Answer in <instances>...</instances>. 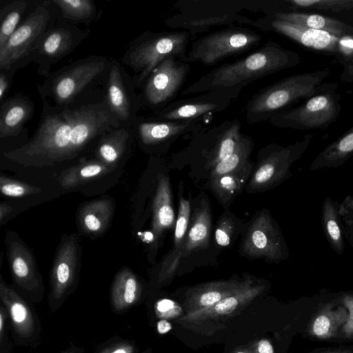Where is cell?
Returning a JSON list of instances; mask_svg holds the SVG:
<instances>
[{"label": "cell", "mask_w": 353, "mask_h": 353, "mask_svg": "<svg viewBox=\"0 0 353 353\" xmlns=\"http://www.w3.org/2000/svg\"><path fill=\"white\" fill-rule=\"evenodd\" d=\"M40 120L25 143L3 153L12 163L25 168H45L84 158L94 151L101 136L120 123L103 102L59 107L42 101Z\"/></svg>", "instance_id": "1"}, {"label": "cell", "mask_w": 353, "mask_h": 353, "mask_svg": "<svg viewBox=\"0 0 353 353\" xmlns=\"http://www.w3.org/2000/svg\"><path fill=\"white\" fill-rule=\"evenodd\" d=\"M301 63L298 53L269 40L248 55L224 63L201 76L184 89L182 94L219 91L234 100L247 85Z\"/></svg>", "instance_id": "2"}, {"label": "cell", "mask_w": 353, "mask_h": 353, "mask_svg": "<svg viewBox=\"0 0 353 353\" xmlns=\"http://www.w3.org/2000/svg\"><path fill=\"white\" fill-rule=\"evenodd\" d=\"M111 59L100 55L81 58L51 72L37 90L42 101L59 107L98 103L105 99Z\"/></svg>", "instance_id": "3"}, {"label": "cell", "mask_w": 353, "mask_h": 353, "mask_svg": "<svg viewBox=\"0 0 353 353\" xmlns=\"http://www.w3.org/2000/svg\"><path fill=\"white\" fill-rule=\"evenodd\" d=\"M330 68L283 78L256 92L246 103L245 116L249 124L269 121L278 113L322 92Z\"/></svg>", "instance_id": "4"}, {"label": "cell", "mask_w": 353, "mask_h": 353, "mask_svg": "<svg viewBox=\"0 0 353 353\" xmlns=\"http://www.w3.org/2000/svg\"><path fill=\"white\" fill-rule=\"evenodd\" d=\"M192 37L185 30L145 31L128 45L123 63L133 72L136 90H140L153 69L164 59L174 57L185 62L186 51Z\"/></svg>", "instance_id": "5"}, {"label": "cell", "mask_w": 353, "mask_h": 353, "mask_svg": "<svg viewBox=\"0 0 353 353\" xmlns=\"http://www.w3.org/2000/svg\"><path fill=\"white\" fill-rule=\"evenodd\" d=\"M246 6L245 1H180L174 6L179 12L165 18L163 23L188 31L192 37L216 26L254 27V20L239 14Z\"/></svg>", "instance_id": "6"}, {"label": "cell", "mask_w": 353, "mask_h": 353, "mask_svg": "<svg viewBox=\"0 0 353 353\" xmlns=\"http://www.w3.org/2000/svg\"><path fill=\"white\" fill-rule=\"evenodd\" d=\"M55 8L51 1H44L21 22L0 48V70L17 71L29 64V57L36 46L58 19V9Z\"/></svg>", "instance_id": "7"}, {"label": "cell", "mask_w": 353, "mask_h": 353, "mask_svg": "<svg viewBox=\"0 0 353 353\" xmlns=\"http://www.w3.org/2000/svg\"><path fill=\"white\" fill-rule=\"evenodd\" d=\"M337 90V83H327L322 92L298 106L278 113L269 122L279 128H327L336 120L341 110V95Z\"/></svg>", "instance_id": "8"}, {"label": "cell", "mask_w": 353, "mask_h": 353, "mask_svg": "<svg viewBox=\"0 0 353 353\" xmlns=\"http://www.w3.org/2000/svg\"><path fill=\"white\" fill-rule=\"evenodd\" d=\"M262 40L263 37L250 28L228 26L194 41L185 62L213 65L225 58L255 48Z\"/></svg>", "instance_id": "9"}, {"label": "cell", "mask_w": 353, "mask_h": 353, "mask_svg": "<svg viewBox=\"0 0 353 353\" xmlns=\"http://www.w3.org/2000/svg\"><path fill=\"white\" fill-rule=\"evenodd\" d=\"M254 27L265 32L274 31L309 50L335 55L342 63L353 67V34L340 37L268 15L254 20Z\"/></svg>", "instance_id": "10"}, {"label": "cell", "mask_w": 353, "mask_h": 353, "mask_svg": "<svg viewBox=\"0 0 353 353\" xmlns=\"http://www.w3.org/2000/svg\"><path fill=\"white\" fill-rule=\"evenodd\" d=\"M190 70L189 63L174 57L161 61L139 90L141 110L154 112L173 102L185 84Z\"/></svg>", "instance_id": "11"}, {"label": "cell", "mask_w": 353, "mask_h": 353, "mask_svg": "<svg viewBox=\"0 0 353 353\" xmlns=\"http://www.w3.org/2000/svg\"><path fill=\"white\" fill-rule=\"evenodd\" d=\"M315 135L306 134L301 141L285 147L272 143L263 148L258 168L249 183L250 189L265 190L286 179L291 174L290 167L307 149Z\"/></svg>", "instance_id": "12"}, {"label": "cell", "mask_w": 353, "mask_h": 353, "mask_svg": "<svg viewBox=\"0 0 353 353\" xmlns=\"http://www.w3.org/2000/svg\"><path fill=\"white\" fill-rule=\"evenodd\" d=\"M89 35V31L65 21L59 17L41 37L28 62L37 64V72L44 77L55 63L72 53Z\"/></svg>", "instance_id": "13"}, {"label": "cell", "mask_w": 353, "mask_h": 353, "mask_svg": "<svg viewBox=\"0 0 353 353\" xmlns=\"http://www.w3.org/2000/svg\"><path fill=\"white\" fill-rule=\"evenodd\" d=\"M104 101L120 125L132 128L141 108V99L132 77L114 59H111Z\"/></svg>", "instance_id": "14"}, {"label": "cell", "mask_w": 353, "mask_h": 353, "mask_svg": "<svg viewBox=\"0 0 353 353\" xmlns=\"http://www.w3.org/2000/svg\"><path fill=\"white\" fill-rule=\"evenodd\" d=\"M232 99L225 93L210 91L198 96L173 101L148 116L157 120L176 122H203L228 108Z\"/></svg>", "instance_id": "15"}, {"label": "cell", "mask_w": 353, "mask_h": 353, "mask_svg": "<svg viewBox=\"0 0 353 353\" xmlns=\"http://www.w3.org/2000/svg\"><path fill=\"white\" fill-rule=\"evenodd\" d=\"M204 127L202 122L163 121L139 115L132 126V132L141 148L156 150L163 148L181 136L195 133Z\"/></svg>", "instance_id": "16"}, {"label": "cell", "mask_w": 353, "mask_h": 353, "mask_svg": "<svg viewBox=\"0 0 353 353\" xmlns=\"http://www.w3.org/2000/svg\"><path fill=\"white\" fill-rule=\"evenodd\" d=\"M243 252L255 258L279 261L287 256V250L280 230L267 212L261 213L250 225Z\"/></svg>", "instance_id": "17"}, {"label": "cell", "mask_w": 353, "mask_h": 353, "mask_svg": "<svg viewBox=\"0 0 353 353\" xmlns=\"http://www.w3.org/2000/svg\"><path fill=\"white\" fill-rule=\"evenodd\" d=\"M265 289L263 285H255L251 281L243 288L214 305L185 314L175 321L181 323L200 324L209 321L230 319L238 314Z\"/></svg>", "instance_id": "18"}, {"label": "cell", "mask_w": 353, "mask_h": 353, "mask_svg": "<svg viewBox=\"0 0 353 353\" xmlns=\"http://www.w3.org/2000/svg\"><path fill=\"white\" fill-rule=\"evenodd\" d=\"M252 280L235 279L208 282L194 286L185 294L183 304L185 314L214 305L243 288Z\"/></svg>", "instance_id": "19"}, {"label": "cell", "mask_w": 353, "mask_h": 353, "mask_svg": "<svg viewBox=\"0 0 353 353\" xmlns=\"http://www.w3.org/2000/svg\"><path fill=\"white\" fill-rule=\"evenodd\" d=\"M34 110L33 101L21 92H17L2 101L0 108V138L19 136L25 124L33 117Z\"/></svg>", "instance_id": "20"}, {"label": "cell", "mask_w": 353, "mask_h": 353, "mask_svg": "<svg viewBox=\"0 0 353 353\" xmlns=\"http://www.w3.org/2000/svg\"><path fill=\"white\" fill-rule=\"evenodd\" d=\"M134 141L132 128L119 125L101 136L94 158L116 169L130 154Z\"/></svg>", "instance_id": "21"}, {"label": "cell", "mask_w": 353, "mask_h": 353, "mask_svg": "<svg viewBox=\"0 0 353 353\" xmlns=\"http://www.w3.org/2000/svg\"><path fill=\"white\" fill-rule=\"evenodd\" d=\"M114 205V199L108 196L84 203L77 216L80 231L91 238L103 234L112 221Z\"/></svg>", "instance_id": "22"}, {"label": "cell", "mask_w": 353, "mask_h": 353, "mask_svg": "<svg viewBox=\"0 0 353 353\" xmlns=\"http://www.w3.org/2000/svg\"><path fill=\"white\" fill-rule=\"evenodd\" d=\"M265 15L305 28L325 31L340 37L353 34L352 26L341 21L321 14L287 11L270 12L266 13Z\"/></svg>", "instance_id": "23"}, {"label": "cell", "mask_w": 353, "mask_h": 353, "mask_svg": "<svg viewBox=\"0 0 353 353\" xmlns=\"http://www.w3.org/2000/svg\"><path fill=\"white\" fill-rule=\"evenodd\" d=\"M114 170L95 158L84 157L63 170L58 176L57 182L62 190H68L99 179Z\"/></svg>", "instance_id": "24"}, {"label": "cell", "mask_w": 353, "mask_h": 353, "mask_svg": "<svg viewBox=\"0 0 353 353\" xmlns=\"http://www.w3.org/2000/svg\"><path fill=\"white\" fill-rule=\"evenodd\" d=\"M171 196L168 178L159 175L152 204V231L155 239H158L164 230L174 225L175 217Z\"/></svg>", "instance_id": "25"}, {"label": "cell", "mask_w": 353, "mask_h": 353, "mask_svg": "<svg viewBox=\"0 0 353 353\" xmlns=\"http://www.w3.org/2000/svg\"><path fill=\"white\" fill-rule=\"evenodd\" d=\"M353 158V126L326 146L312 161L310 170L336 168Z\"/></svg>", "instance_id": "26"}, {"label": "cell", "mask_w": 353, "mask_h": 353, "mask_svg": "<svg viewBox=\"0 0 353 353\" xmlns=\"http://www.w3.org/2000/svg\"><path fill=\"white\" fill-rule=\"evenodd\" d=\"M348 312L345 307H334L332 303L324 305L312 319L309 334L319 339L334 337L339 330L344 325Z\"/></svg>", "instance_id": "27"}, {"label": "cell", "mask_w": 353, "mask_h": 353, "mask_svg": "<svg viewBox=\"0 0 353 353\" xmlns=\"http://www.w3.org/2000/svg\"><path fill=\"white\" fill-rule=\"evenodd\" d=\"M190 214V205L189 201L181 197L178 216L175 223L174 251L164 261L161 271L163 279L171 276L174 274L179 261L181 260V252L187 235L186 232Z\"/></svg>", "instance_id": "28"}, {"label": "cell", "mask_w": 353, "mask_h": 353, "mask_svg": "<svg viewBox=\"0 0 353 353\" xmlns=\"http://www.w3.org/2000/svg\"><path fill=\"white\" fill-rule=\"evenodd\" d=\"M58 8L59 17L65 21L77 25L90 26L100 18V12L92 0H50Z\"/></svg>", "instance_id": "29"}, {"label": "cell", "mask_w": 353, "mask_h": 353, "mask_svg": "<svg viewBox=\"0 0 353 353\" xmlns=\"http://www.w3.org/2000/svg\"><path fill=\"white\" fill-rule=\"evenodd\" d=\"M211 227V216L208 205L199 210L186 235L183 245L181 259L192 251L206 247L208 243Z\"/></svg>", "instance_id": "30"}, {"label": "cell", "mask_w": 353, "mask_h": 353, "mask_svg": "<svg viewBox=\"0 0 353 353\" xmlns=\"http://www.w3.org/2000/svg\"><path fill=\"white\" fill-rule=\"evenodd\" d=\"M322 223L325 236L334 250L342 254L345 250L343 226L335 204L327 197L322 205Z\"/></svg>", "instance_id": "31"}, {"label": "cell", "mask_w": 353, "mask_h": 353, "mask_svg": "<svg viewBox=\"0 0 353 353\" xmlns=\"http://www.w3.org/2000/svg\"><path fill=\"white\" fill-rule=\"evenodd\" d=\"M253 147L252 139L242 134L234 152L212 168L210 176L211 180L230 173L245 165L249 161L248 158Z\"/></svg>", "instance_id": "32"}, {"label": "cell", "mask_w": 353, "mask_h": 353, "mask_svg": "<svg viewBox=\"0 0 353 353\" xmlns=\"http://www.w3.org/2000/svg\"><path fill=\"white\" fill-rule=\"evenodd\" d=\"M28 6L25 0H15L1 8L0 10V48L14 33L21 23L23 13Z\"/></svg>", "instance_id": "33"}, {"label": "cell", "mask_w": 353, "mask_h": 353, "mask_svg": "<svg viewBox=\"0 0 353 353\" xmlns=\"http://www.w3.org/2000/svg\"><path fill=\"white\" fill-rule=\"evenodd\" d=\"M251 166V163L248 161L241 168L211 180L214 190L223 199V196L235 194L241 189V185L247 178Z\"/></svg>", "instance_id": "34"}, {"label": "cell", "mask_w": 353, "mask_h": 353, "mask_svg": "<svg viewBox=\"0 0 353 353\" xmlns=\"http://www.w3.org/2000/svg\"><path fill=\"white\" fill-rule=\"evenodd\" d=\"M283 12L292 11L297 8H316L339 12L353 8V0H285Z\"/></svg>", "instance_id": "35"}, {"label": "cell", "mask_w": 353, "mask_h": 353, "mask_svg": "<svg viewBox=\"0 0 353 353\" xmlns=\"http://www.w3.org/2000/svg\"><path fill=\"white\" fill-rule=\"evenodd\" d=\"M0 190L6 196L20 198L37 194L41 190L35 185L1 174Z\"/></svg>", "instance_id": "36"}, {"label": "cell", "mask_w": 353, "mask_h": 353, "mask_svg": "<svg viewBox=\"0 0 353 353\" xmlns=\"http://www.w3.org/2000/svg\"><path fill=\"white\" fill-rule=\"evenodd\" d=\"M337 210L344 235L353 248V195L347 196Z\"/></svg>", "instance_id": "37"}, {"label": "cell", "mask_w": 353, "mask_h": 353, "mask_svg": "<svg viewBox=\"0 0 353 353\" xmlns=\"http://www.w3.org/2000/svg\"><path fill=\"white\" fill-rule=\"evenodd\" d=\"M157 310L164 320H174L183 315V309L176 302L170 299L160 300L157 303Z\"/></svg>", "instance_id": "38"}, {"label": "cell", "mask_w": 353, "mask_h": 353, "mask_svg": "<svg viewBox=\"0 0 353 353\" xmlns=\"http://www.w3.org/2000/svg\"><path fill=\"white\" fill-rule=\"evenodd\" d=\"M341 302L347 310L348 316L341 331L345 338H351L353 336V294L344 295Z\"/></svg>", "instance_id": "39"}, {"label": "cell", "mask_w": 353, "mask_h": 353, "mask_svg": "<svg viewBox=\"0 0 353 353\" xmlns=\"http://www.w3.org/2000/svg\"><path fill=\"white\" fill-rule=\"evenodd\" d=\"M232 229V227L228 220H223L216 228L215 231V241L219 245L225 247L229 245Z\"/></svg>", "instance_id": "40"}, {"label": "cell", "mask_w": 353, "mask_h": 353, "mask_svg": "<svg viewBox=\"0 0 353 353\" xmlns=\"http://www.w3.org/2000/svg\"><path fill=\"white\" fill-rule=\"evenodd\" d=\"M16 71L14 70H0V101L1 103L6 99L10 86L13 76Z\"/></svg>", "instance_id": "41"}, {"label": "cell", "mask_w": 353, "mask_h": 353, "mask_svg": "<svg viewBox=\"0 0 353 353\" xmlns=\"http://www.w3.org/2000/svg\"><path fill=\"white\" fill-rule=\"evenodd\" d=\"M250 353H274L272 343L267 339H260L248 346Z\"/></svg>", "instance_id": "42"}, {"label": "cell", "mask_w": 353, "mask_h": 353, "mask_svg": "<svg viewBox=\"0 0 353 353\" xmlns=\"http://www.w3.org/2000/svg\"><path fill=\"white\" fill-rule=\"evenodd\" d=\"M11 313L15 322H22L26 317L27 312L25 307L19 303H15L11 307Z\"/></svg>", "instance_id": "43"}, {"label": "cell", "mask_w": 353, "mask_h": 353, "mask_svg": "<svg viewBox=\"0 0 353 353\" xmlns=\"http://www.w3.org/2000/svg\"><path fill=\"white\" fill-rule=\"evenodd\" d=\"M12 210L11 205L7 203L1 202L0 205V222L1 225L8 215L11 213Z\"/></svg>", "instance_id": "44"}, {"label": "cell", "mask_w": 353, "mask_h": 353, "mask_svg": "<svg viewBox=\"0 0 353 353\" xmlns=\"http://www.w3.org/2000/svg\"><path fill=\"white\" fill-rule=\"evenodd\" d=\"M170 329V324L166 320H161L158 323V330L160 333H165Z\"/></svg>", "instance_id": "45"}, {"label": "cell", "mask_w": 353, "mask_h": 353, "mask_svg": "<svg viewBox=\"0 0 353 353\" xmlns=\"http://www.w3.org/2000/svg\"><path fill=\"white\" fill-rule=\"evenodd\" d=\"M135 299V293L134 292H124L123 293V299L128 303H131L134 301Z\"/></svg>", "instance_id": "46"}, {"label": "cell", "mask_w": 353, "mask_h": 353, "mask_svg": "<svg viewBox=\"0 0 353 353\" xmlns=\"http://www.w3.org/2000/svg\"><path fill=\"white\" fill-rule=\"evenodd\" d=\"M233 353H250V351L248 347H240L235 350Z\"/></svg>", "instance_id": "47"}, {"label": "cell", "mask_w": 353, "mask_h": 353, "mask_svg": "<svg viewBox=\"0 0 353 353\" xmlns=\"http://www.w3.org/2000/svg\"><path fill=\"white\" fill-rule=\"evenodd\" d=\"M321 353H352L348 351H344V352H321Z\"/></svg>", "instance_id": "48"}, {"label": "cell", "mask_w": 353, "mask_h": 353, "mask_svg": "<svg viewBox=\"0 0 353 353\" xmlns=\"http://www.w3.org/2000/svg\"><path fill=\"white\" fill-rule=\"evenodd\" d=\"M112 353H125V352L123 350L119 349V350H117L114 351Z\"/></svg>", "instance_id": "49"}, {"label": "cell", "mask_w": 353, "mask_h": 353, "mask_svg": "<svg viewBox=\"0 0 353 353\" xmlns=\"http://www.w3.org/2000/svg\"><path fill=\"white\" fill-rule=\"evenodd\" d=\"M0 322H1V323H0V330H1V329H2V325H3V324H2V317H1H1H0Z\"/></svg>", "instance_id": "50"}]
</instances>
